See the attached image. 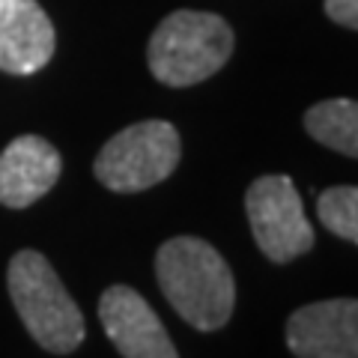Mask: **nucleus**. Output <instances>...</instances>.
<instances>
[{
  "label": "nucleus",
  "instance_id": "obj_1",
  "mask_svg": "<svg viewBox=\"0 0 358 358\" xmlns=\"http://www.w3.org/2000/svg\"><path fill=\"white\" fill-rule=\"evenodd\" d=\"M155 278L171 308L197 331H215L233 317V272L215 245L206 239H167L155 254Z\"/></svg>",
  "mask_w": 358,
  "mask_h": 358
},
{
  "label": "nucleus",
  "instance_id": "obj_2",
  "mask_svg": "<svg viewBox=\"0 0 358 358\" xmlns=\"http://www.w3.org/2000/svg\"><path fill=\"white\" fill-rule=\"evenodd\" d=\"M6 284L27 334L42 350L54 355H69L84 343V313L45 254L33 248L18 251L9 260Z\"/></svg>",
  "mask_w": 358,
  "mask_h": 358
},
{
  "label": "nucleus",
  "instance_id": "obj_3",
  "mask_svg": "<svg viewBox=\"0 0 358 358\" xmlns=\"http://www.w3.org/2000/svg\"><path fill=\"white\" fill-rule=\"evenodd\" d=\"M233 54V30L215 13L179 9L152 30L147 63L164 87H194L224 69Z\"/></svg>",
  "mask_w": 358,
  "mask_h": 358
},
{
  "label": "nucleus",
  "instance_id": "obj_4",
  "mask_svg": "<svg viewBox=\"0 0 358 358\" xmlns=\"http://www.w3.org/2000/svg\"><path fill=\"white\" fill-rule=\"evenodd\" d=\"M182 159L179 131L167 120H141L117 131L93 162V173L108 192L138 194L164 182Z\"/></svg>",
  "mask_w": 358,
  "mask_h": 358
},
{
  "label": "nucleus",
  "instance_id": "obj_5",
  "mask_svg": "<svg viewBox=\"0 0 358 358\" xmlns=\"http://www.w3.org/2000/svg\"><path fill=\"white\" fill-rule=\"evenodd\" d=\"M245 212H248L257 248L278 266L293 263L317 242L293 179L284 173H266L254 179L245 192Z\"/></svg>",
  "mask_w": 358,
  "mask_h": 358
},
{
  "label": "nucleus",
  "instance_id": "obj_6",
  "mask_svg": "<svg viewBox=\"0 0 358 358\" xmlns=\"http://www.w3.org/2000/svg\"><path fill=\"white\" fill-rule=\"evenodd\" d=\"M99 320L122 358H179L164 322L138 289L108 287L99 299Z\"/></svg>",
  "mask_w": 358,
  "mask_h": 358
},
{
  "label": "nucleus",
  "instance_id": "obj_7",
  "mask_svg": "<svg viewBox=\"0 0 358 358\" xmlns=\"http://www.w3.org/2000/svg\"><path fill=\"white\" fill-rule=\"evenodd\" d=\"M287 346L296 358H358V301L326 299L293 310Z\"/></svg>",
  "mask_w": 358,
  "mask_h": 358
},
{
  "label": "nucleus",
  "instance_id": "obj_8",
  "mask_svg": "<svg viewBox=\"0 0 358 358\" xmlns=\"http://www.w3.org/2000/svg\"><path fill=\"white\" fill-rule=\"evenodd\" d=\"M63 159L42 134H21L0 152V203L27 209L57 185Z\"/></svg>",
  "mask_w": 358,
  "mask_h": 358
},
{
  "label": "nucleus",
  "instance_id": "obj_9",
  "mask_svg": "<svg viewBox=\"0 0 358 358\" xmlns=\"http://www.w3.org/2000/svg\"><path fill=\"white\" fill-rule=\"evenodd\" d=\"M54 24L36 0H0V72H39L54 57Z\"/></svg>",
  "mask_w": 358,
  "mask_h": 358
},
{
  "label": "nucleus",
  "instance_id": "obj_10",
  "mask_svg": "<svg viewBox=\"0 0 358 358\" xmlns=\"http://www.w3.org/2000/svg\"><path fill=\"white\" fill-rule=\"evenodd\" d=\"M305 129L317 143L338 150L346 159L358 155V105L352 99H326L305 110Z\"/></svg>",
  "mask_w": 358,
  "mask_h": 358
},
{
  "label": "nucleus",
  "instance_id": "obj_11",
  "mask_svg": "<svg viewBox=\"0 0 358 358\" xmlns=\"http://www.w3.org/2000/svg\"><path fill=\"white\" fill-rule=\"evenodd\" d=\"M317 215L322 227L346 242H358V188L331 185L317 197Z\"/></svg>",
  "mask_w": 358,
  "mask_h": 358
},
{
  "label": "nucleus",
  "instance_id": "obj_12",
  "mask_svg": "<svg viewBox=\"0 0 358 358\" xmlns=\"http://www.w3.org/2000/svg\"><path fill=\"white\" fill-rule=\"evenodd\" d=\"M326 15L346 30L358 27V0H326Z\"/></svg>",
  "mask_w": 358,
  "mask_h": 358
}]
</instances>
